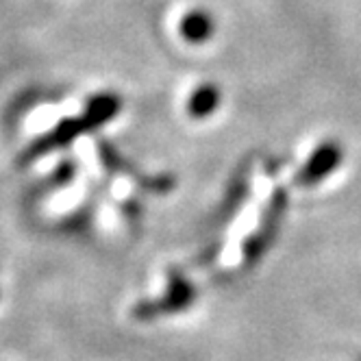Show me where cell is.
Listing matches in <instances>:
<instances>
[{"label": "cell", "mask_w": 361, "mask_h": 361, "mask_svg": "<svg viewBox=\"0 0 361 361\" xmlns=\"http://www.w3.org/2000/svg\"><path fill=\"white\" fill-rule=\"evenodd\" d=\"M120 109H122V100L116 94H98V96H94L90 100L85 114H81V118L63 120L61 124H57L46 137H42L39 142H35L31 146L29 157H35V154H42V152H48L53 148L70 144L79 135H83L87 131H94V128L109 122Z\"/></svg>", "instance_id": "1"}, {"label": "cell", "mask_w": 361, "mask_h": 361, "mask_svg": "<svg viewBox=\"0 0 361 361\" xmlns=\"http://www.w3.org/2000/svg\"><path fill=\"white\" fill-rule=\"evenodd\" d=\"M286 209H288V194L283 190H274L262 214L259 224H257V228L248 235V240L242 246V262L246 268H252L264 257V252L272 246Z\"/></svg>", "instance_id": "2"}, {"label": "cell", "mask_w": 361, "mask_h": 361, "mask_svg": "<svg viewBox=\"0 0 361 361\" xmlns=\"http://www.w3.org/2000/svg\"><path fill=\"white\" fill-rule=\"evenodd\" d=\"M194 296H196V292H194L192 283L178 270H170L164 296L135 305L133 316L137 320H152V318H159V316L183 312V309H188L194 302Z\"/></svg>", "instance_id": "3"}, {"label": "cell", "mask_w": 361, "mask_h": 361, "mask_svg": "<svg viewBox=\"0 0 361 361\" xmlns=\"http://www.w3.org/2000/svg\"><path fill=\"white\" fill-rule=\"evenodd\" d=\"M342 161H344V148L340 142H335V140L320 142L307 157V161L300 166V170L296 172V178H294L296 185L300 188L318 185L320 180H324L326 176H331L338 170Z\"/></svg>", "instance_id": "4"}, {"label": "cell", "mask_w": 361, "mask_h": 361, "mask_svg": "<svg viewBox=\"0 0 361 361\" xmlns=\"http://www.w3.org/2000/svg\"><path fill=\"white\" fill-rule=\"evenodd\" d=\"M178 33L190 44H204L216 33V20L209 11L192 9L178 22Z\"/></svg>", "instance_id": "5"}, {"label": "cell", "mask_w": 361, "mask_h": 361, "mask_svg": "<svg viewBox=\"0 0 361 361\" xmlns=\"http://www.w3.org/2000/svg\"><path fill=\"white\" fill-rule=\"evenodd\" d=\"M220 107V90L214 83H202L188 100V114L196 120L209 118Z\"/></svg>", "instance_id": "6"}]
</instances>
